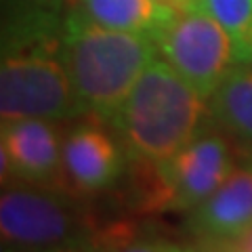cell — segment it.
Returning <instances> with one entry per match:
<instances>
[{
    "label": "cell",
    "instance_id": "cell-2",
    "mask_svg": "<svg viewBox=\"0 0 252 252\" xmlns=\"http://www.w3.org/2000/svg\"><path fill=\"white\" fill-rule=\"evenodd\" d=\"M61 38V55L78 101L84 112L105 122L160 51L154 38L99 26L82 11L63 21Z\"/></svg>",
    "mask_w": 252,
    "mask_h": 252
},
{
    "label": "cell",
    "instance_id": "cell-9",
    "mask_svg": "<svg viewBox=\"0 0 252 252\" xmlns=\"http://www.w3.org/2000/svg\"><path fill=\"white\" fill-rule=\"evenodd\" d=\"M122 168L120 147L97 124L76 126L63 143V175L74 191H103L120 179Z\"/></svg>",
    "mask_w": 252,
    "mask_h": 252
},
{
    "label": "cell",
    "instance_id": "cell-1",
    "mask_svg": "<svg viewBox=\"0 0 252 252\" xmlns=\"http://www.w3.org/2000/svg\"><path fill=\"white\" fill-rule=\"evenodd\" d=\"M206 116V99L168 61H154L109 124L132 162L160 164L200 137Z\"/></svg>",
    "mask_w": 252,
    "mask_h": 252
},
{
    "label": "cell",
    "instance_id": "cell-7",
    "mask_svg": "<svg viewBox=\"0 0 252 252\" xmlns=\"http://www.w3.org/2000/svg\"><path fill=\"white\" fill-rule=\"evenodd\" d=\"M2 181L15 177L21 183L59 189L65 187L63 145L51 120L23 118L2 122L0 135Z\"/></svg>",
    "mask_w": 252,
    "mask_h": 252
},
{
    "label": "cell",
    "instance_id": "cell-3",
    "mask_svg": "<svg viewBox=\"0 0 252 252\" xmlns=\"http://www.w3.org/2000/svg\"><path fill=\"white\" fill-rule=\"evenodd\" d=\"M61 42V36H42L4 46L0 65L2 122L23 118L69 120L84 112L69 80Z\"/></svg>",
    "mask_w": 252,
    "mask_h": 252
},
{
    "label": "cell",
    "instance_id": "cell-14",
    "mask_svg": "<svg viewBox=\"0 0 252 252\" xmlns=\"http://www.w3.org/2000/svg\"><path fill=\"white\" fill-rule=\"evenodd\" d=\"M164 2L172 4L175 9H189V6H195V0H164Z\"/></svg>",
    "mask_w": 252,
    "mask_h": 252
},
{
    "label": "cell",
    "instance_id": "cell-6",
    "mask_svg": "<svg viewBox=\"0 0 252 252\" xmlns=\"http://www.w3.org/2000/svg\"><path fill=\"white\" fill-rule=\"evenodd\" d=\"M235 154L220 132L200 135L166 162L160 177L166 193V210H193L210 198L235 170Z\"/></svg>",
    "mask_w": 252,
    "mask_h": 252
},
{
    "label": "cell",
    "instance_id": "cell-5",
    "mask_svg": "<svg viewBox=\"0 0 252 252\" xmlns=\"http://www.w3.org/2000/svg\"><path fill=\"white\" fill-rule=\"evenodd\" d=\"M156 42L164 61H168L204 99L212 97L235 65L229 34L200 6L179 9Z\"/></svg>",
    "mask_w": 252,
    "mask_h": 252
},
{
    "label": "cell",
    "instance_id": "cell-4",
    "mask_svg": "<svg viewBox=\"0 0 252 252\" xmlns=\"http://www.w3.org/2000/svg\"><path fill=\"white\" fill-rule=\"evenodd\" d=\"M51 187H13L0 198V235L13 248H59L93 242L91 220Z\"/></svg>",
    "mask_w": 252,
    "mask_h": 252
},
{
    "label": "cell",
    "instance_id": "cell-11",
    "mask_svg": "<svg viewBox=\"0 0 252 252\" xmlns=\"http://www.w3.org/2000/svg\"><path fill=\"white\" fill-rule=\"evenodd\" d=\"M78 11L99 26L158 40L179 9L164 0H78Z\"/></svg>",
    "mask_w": 252,
    "mask_h": 252
},
{
    "label": "cell",
    "instance_id": "cell-15",
    "mask_svg": "<svg viewBox=\"0 0 252 252\" xmlns=\"http://www.w3.org/2000/svg\"><path fill=\"white\" fill-rule=\"evenodd\" d=\"M250 63H252V61H250Z\"/></svg>",
    "mask_w": 252,
    "mask_h": 252
},
{
    "label": "cell",
    "instance_id": "cell-12",
    "mask_svg": "<svg viewBox=\"0 0 252 252\" xmlns=\"http://www.w3.org/2000/svg\"><path fill=\"white\" fill-rule=\"evenodd\" d=\"M229 34L235 63L252 61V0H195Z\"/></svg>",
    "mask_w": 252,
    "mask_h": 252
},
{
    "label": "cell",
    "instance_id": "cell-10",
    "mask_svg": "<svg viewBox=\"0 0 252 252\" xmlns=\"http://www.w3.org/2000/svg\"><path fill=\"white\" fill-rule=\"evenodd\" d=\"M210 118L229 139L235 162L252 168V63H235L210 97Z\"/></svg>",
    "mask_w": 252,
    "mask_h": 252
},
{
    "label": "cell",
    "instance_id": "cell-13",
    "mask_svg": "<svg viewBox=\"0 0 252 252\" xmlns=\"http://www.w3.org/2000/svg\"><path fill=\"white\" fill-rule=\"evenodd\" d=\"M235 250H250L252 252V229L244 235L238 244H235Z\"/></svg>",
    "mask_w": 252,
    "mask_h": 252
},
{
    "label": "cell",
    "instance_id": "cell-8",
    "mask_svg": "<svg viewBox=\"0 0 252 252\" xmlns=\"http://www.w3.org/2000/svg\"><path fill=\"white\" fill-rule=\"evenodd\" d=\"M187 229L202 244L235 248L252 229V168H235L210 198L193 208Z\"/></svg>",
    "mask_w": 252,
    "mask_h": 252
}]
</instances>
